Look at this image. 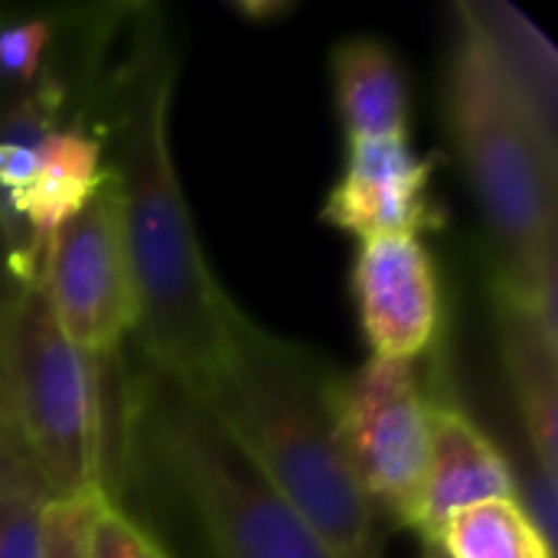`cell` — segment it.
<instances>
[{
  "mask_svg": "<svg viewBox=\"0 0 558 558\" xmlns=\"http://www.w3.org/2000/svg\"><path fill=\"white\" fill-rule=\"evenodd\" d=\"M454 16L484 46L543 144L558 154V52L549 36L504 0H458Z\"/></svg>",
  "mask_w": 558,
  "mask_h": 558,
  "instance_id": "8fae6325",
  "label": "cell"
},
{
  "mask_svg": "<svg viewBox=\"0 0 558 558\" xmlns=\"http://www.w3.org/2000/svg\"><path fill=\"white\" fill-rule=\"evenodd\" d=\"M85 558H173L150 530H144L134 517H128L121 507H114L108 497L98 500L92 530H88V549Z\"/></svg>",
  "mask_w": 558,
  "mask_h": 558,
  "instance_id": "e0dca14e",
  "label": "cell"
},
{
  "mask_svg": "<svg viewBox=\"0 0 558 558\" xmlns=\"http://www.w3.org/2000/svg\"><path fill=\"white\" fill-rule=\"evenodd\" d=\"M177 65L170 26L157 7H114L92 118L118 186L137 284L131 347L196 389L222 360L235 301L209 268L180 183L170 141Z\"/></svg>",
  "mask_w": 558,
  "mask_h": 558,
  "instance_id": "6da1fadb",
  "label": "cell"
},
{
  "mask_svg": "<svg viewBox=\"0 0 558 558\" xmlns=\"http://www.w3.org/2000/svg\"><path fill=\"white\" fill-rule=\"evenodd\" d=\"M118 402L121 350H78L52 320L39 281L13 288L0 320V405L52 500L105 494Z\"/></svg>",
  "mask_w": 558,
  "mask_h": 558,
  "instance_id": "5b68a950",
  "label": "cell"
},
{
  "mask_svg": "<svg viewBox=\"0 0 558 558\" xmlns=\"http://www.w3.org/2000/svg\"><path fill=\"white\" fill-rule=\"evenodd\" d=\"M39 288L52 320L78 350L111 356L137 327V284L111 173L95 196L52 235Z\"/></svg>",
  "mask_w": 558,
  "mask_h": 558,
  "instance_id": "52a82bcc",
  "label": "cell"
},
{
  "mask_svg": "<svg viewBox=\"0 0 558 558\" xmlns=\"http://www.w3.org/2000/svg\"><path fill=\"white\" fill-rule=\"evenodd\" d=\"M10 294H13V284H10L3 265H0V320H3V311H7V304H10ZM0 412H3V405H0Z\"/></svg>",
  "mask_w": 558,
  "mask_h": 558,
  "instance_id": "ffe728a7",
  "label": "cell"
},
{
  "mask_svg": "<svg viewBox=\"0 0 558 558\" xmlns=\"http://www.w3.org/2000/svg\"><path fill=\"white\" fill-rule=\"evenodd\" d=\"M235 10H239L242 16H252V20H255V16H262V20L271 16V20H275L278 13H291L288 3H242V7H235Z\"/></svg>",
  "mask_w": 558,
  "mask_h": 558,
  "instance_id": "d6986e66",
  "label": "cell"
},
{
  "mask_svg": "<svg viewBox=\"0 0 558 558\" xmlns=\"http://www.w3.org/2000/svg\"><path fill=\"white\" fill-rule=\"evenodd\" d=\"M128 490L177 523L199 558H333L213 409L137 350L121 356L105 497L118 504Z\"/></svg>",
  "mask_w": 558,
  "mask_h": 558,
  "instance_id": "7a4b0ae2",
  "label": "cell"
},
{
  "mask_svg": "<svg viewBox=\"0 0 558 558\" xmlns=\"http://www.w3.org/2000/svg\"><path fill=\"white\" fill-rule=\"evenodd\" d=\"M105 494H85L69 500H49L43 523V553L39 558H85L88 530L95 507Z\"/></svg>",
  "mask_w": 558,
  "mask_h": 558,
  "instance_id": "ac0fdd59",
  "label": "cell"
},
{
  "mask_svg": "<svg viewBox=\"0 0 558 558\" xmlns=\"http://www.w3.org/2000/svg\"><path fill=\"white\" fill-rule=\"evenodd\" d=\"M425 558H441V553L435 546H425Z\"/></svg>",
  "mask_w": 558,
  "mask_h": 558,
  "instance_id": "44dd1931",
  "label": "cell"
},
{
  "mask_svg": "<svg viewBox=\"0 0 558 558\" xmlns=\"http://www.w3.org/2000/svg\"><path fill=\"white\" fill-rule=\"evenodd\" d=\"M494 311L500 330L504 366L510 392L523 422L530 458L546 471L558 474V333L549 330L533 311L494 288Z\"/></svg>",
  "mask_w": 558,
  "mask_h": 558,
  "instance_id": "7c38bea8",
  "label": "cell"
},
{
  "mask_svg": "<svg viewBox=\"0 0 558 558\" xmlns=\"http://www.w3.org/2000/svg\"><path fill=\"white\" fill-rule=\"evenodd\" d=\"M425 546H435L441 558H556L517 497L454 513Z\"/></svg>",
  "mask_w": 558,
  "mask_h": 558,
  "instance_id": "9a60e30c",
  "label": "cell"
},
{
  "mask_svg": "<svg viewBox=\"0 0 558 558\" xmlns=\"http://www.w3.org/2000/svg\"><path fill=\"white\" fill-rule=\"evenodd\" d=\"M504 497H517L513 461L464 409L435 402L428 464L405 526L432 543L454 513Z\"/></svg>",
  "mask_w": 558,
  "mask_h": 558,
  "instance_id": "30bf717a",
  "label": "cell"
},
{
  "mask_svg": "<svg viewBox=\"0 0 558 558\" xmlns=\"http://www.w3.org/2000/svg\"><path fill=\"white\" fill-rule=\"evenodd\" d=\"M330 78L347 141L409 137V82L386 39L343 36L330 49Z\"/></svg>",
  "mask_w": 558,
  "mask_h": 558,
  "instance_id": "5bb4252c",
  "label": "cell"
},
{
  "mask_svg": "<svg viewBox=\"0 0 558 558\" xmlns=\"http://www.w3.org/2000/svg\"><path fill=\"white\" fill-rule=\"evenodd\" d=\"M52 494L0 412V558H39Z\"/></svg>",
  "mask_w": 558,
  "mask_h": 558,
  "instance_id": "2e32d148",
  "label": "cell"
},
{
  "mask_svg": "<svg viewBox=\"0 0 558 558\" xmlns=\"http://www.w3.org/2000/svg\"><path fill=\"white\" fill-rule=\"evenodd\" d=\"M435 160H425L409 137L347 141V160L320 219L360 242L422 235L441 222L432 199Z\"/></svg>",
  "mask_w": 558,
  "mask_h": 558,
  "instance_id": "ba28073f",
  "label": "cell"
},
{
  "mask_svg": "<svg viewBox=\"0 0 558 558\" xmlns=\"http://www.w3.org/2000/svg\"><path fill=\"white\" fill-rule=\"evenodd\" d=\"M105 177V141L92 118V108H85L46 137L33 186L26 193L23 216L39 268L52 235L95 196Z\"/></svg>",
  "mask_w": 558,
  "mask_h": 558,
  "instance_id": "4fadbf2b",
  "label": "cell"
},
{
  "mask_svg": "<svg viewBox=\"0 0 558 558\" xmlns=\"http://www.w3.org/2000/svg\"><path fill=\"white\" fill-rule=\"evenodd\" d=\"M445 108L494 245V288L558 333L556 150L510 95L484 46L454 26Z\"/></svg>",
  "mask_w": 558,
  "mask_h": 558,
  "instance_id": "277c9868",
  "label": "cell"
},
{
  "mask_svg": "<svg viewBox=\"0 0 558 558\" xmlns=\"http://www.w3.org/2000/svg\"><path fill=\"white\" fill-rule=\"evenodd\" d=\"M353 294L373 360L415 363L441 327L435 258L418 235L360 242Z\"/></svg>",
  "mask_w": 558,
  "mask_h": 558,
  "instance_id": "9c48e42d",
  "label": "cell"
},
{
  "mask_svg": "<svg viewBox=\"0 0 558 558\" xmlns=\"http://www.w3.org/2000/svg\"><path fill=\"white\" fill-rule=\"evenodd\" d=\"M435 399L418 383L415 363L366 360L333 373L330 415L340 451L369 504L405 526L432 445Z\"/></svg>",
  "mask_w": 558,
  "mask_h": 558,
  "instance_id": "8992f818",
  "label": "cell"
},
{
  "mask_svg": "<svg viewBox=\"0 0 558 558\" xmlns=\"http://www.w3.org/2000/svg\"><path fill=\"white\" fill-rule=\"evenodd\" d=\"M333 366L311 347L229 314L216 373L193 392L252 454L333 558H383V513L356 484L330 415Z\"/></svg>",
  "mask_w": 558,
  "mask_h": 558,
  "instance_id": "3957f363",
  "label": "cell"
}]
</instances>
